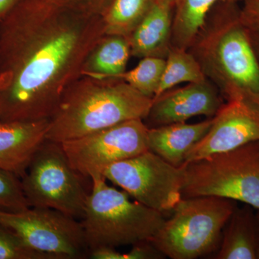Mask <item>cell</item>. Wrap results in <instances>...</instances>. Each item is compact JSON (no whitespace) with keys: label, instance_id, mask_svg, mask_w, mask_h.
I'll return each mask as SVG.
<instances>
[{"label":"cell","instance_id":"11","mask_svg":"<svg viewBox=\"0 0 259 259\" xmlns=\"http://www.w3.org/2000/svg\"><path fill=\"white\" fill-rule=\"evenodd\" d=\"M259 141V111L240 100H228L212 117L207 134L187 153L185 165Z\"/></svg>","mask_w":259,"mask_h":259},{"label":"cell","instance_id":"18","mask_svg":"<svg viewBox=\"0 0 259 259\" xmlns=\"http://www.w3.org/2000/svg\"><path fill=\"white\" fill-rule=\"evenodd\" d=\"M222 0H175L171 47L189 49L214 6ZM241 3L243 0H233Z\"/></svg>","mask_w":259,"mask_h":259},{"label":"cell","instance_id":"25","mask_svg":"<svg viewBox=\"0 0 259 259\" xmlns=\"http://www.w3.org/2000/svg\"><path fill=\"white\" fill-rule=\"evenodd\" d=\"M51 4L102 15L112 0H44Z\"/></svg>","mask_w":259,"mask_h":259},{"label":"cell","instance_id":"14","mask_svg":"<svg viewBox=\"0 0 259 259\" xmlns=\"http://www.w3.org/2000/svg\"><path fill=\"white\" fill-rule=\"evenodd\" d=\"M174 3L154 0L128 37L131 56L166 59L171 47Z\"/></svg>","mask_w":259,"mask_h":259},{"label":"cell","instance_id":"15","mask_svg":"<svg viewBox=\"0 0 259 259\" xmlns=\"http://www.w3.org/2000/svg\"><path fill=\"white\" fill-rule=\"evenodd\" d=\"M212 124L210 117L197 123L177 122L148 127V151L172 166H184L187 153L207 134Z\"/></svg>","mask_w":259,"mask_h":259},{"label":"cell","instance_id":"29","mask_svg":"<svg viewBox=\"0 0 259 259\" xmlns=\"http://www.w3.org/2000/svg\"><path fill=\"white\" fill-rule=\"evenodd\" d=\"M10 79H11V74L10 72H2L0 73V91L8 86L9 83Z\"/></svg>","mask_w":259,"mask_h":259},{"label":"cell","instance_id":"28","mask_svg":"<svg viewBox=\"0 0 259 259\" xmlns=\"http://www.w3.org/2000/svg\"><path fill=\"white\" fill-rule=\"evenodd\" d=\"M247 27H248V30H249L252 44H253V49H254L255 54H256L259 61V25Z\"/></svg>","mask_w":259,"mask_h":259},{"label":"cell","instance_id":"7","mask_svg":"<svg viewBox=\"0 0 259 259\" xmlns=\"http://www.w3.org/2000/svg\"><path fill=\"white\" fill-rule=\"evenodd\" d=\"M29 206L55 209L81 219L88 194L60 143L46 140L20 178Z\"/></svg>","mask_w":259,"mask_h":259},{"label":"cell","instance_id":"4","mask_svg":"<svg viewBox=\"0 0 259 259\" xmlns=\"http://www.w3.org/2000/svg\"><path fill=\"white\" fill-rule=\"evenodd\" d=\"M91 180V192L80 221L90 252L102 247L133 246L154 238L166 216L131 200L125 191L110 187L103 176Z\"/></svg>","mask_w":259,"mask_h":259},{"label":"cell","instance_id":"20","mask_svg":"<svg viewBox=\"0 0 259 259\" xmlns=\"http://www.w3.org/2000/svg\"><path fill=\"white\" fill-rule=\"evenodd\" d=\"M154 0H112L102 18L107 35L128 38Z\"/></svg>","mask_w":259,"mask_h":259},{"label":"cell","instance_id":"27","mask_svg":"<svg viewBox=\"0 0 259 259\" xmlns=\"http://www.w3.org/2000/svg\"><path fill=\"white\" fill-rule=\"evenodd\" d=\"M20 0H0V22L16 6Z\"/></svg>","mask_w":259,"mask_h":259},{"label":"cell","instance_id":"5","mask_svg":"<svg viewBox=\"0 0 259 259\" xmlns=\"http://www.w3.org/2000/svg\"><path fill=\"white\" fill-rule=\"evenodd\" d=\"M236 201L215 197H182L151 240L171 259H196L217 252Z\"/></svg>","mask_w":259,"mask_h":259},{"label":"cell","instance_id":"2","mask_svg":"<svg viewBox=\"0 0 259 259\" xmlns=\"http://www.w3.org/2000/svg\"><path fill=\"white\" fill-rule=\"evenodd\" d=\"M188 50L224 100H242L259 111V61L241 3L219 2Z\"/></svg>","mask_w":259,"mask_h":259},{"label":"cell","instance_id":"23","mask_svg":"<svg viewBox=\"0 0 259 259\" xmlns=\"http://www.w3.org/2000/svg\"><path fill=\"white\" fill-rule=\"evenodd\" d=\"M28 207L20 177L0 169V208L20 211Z\"/></svg>","mask_w":259,"mask_h":259},{"label":"cell","instance_id":"30","mask_svg":"<svg viewBox=\"0 0 259 259\" xmlns=\"http://www.w3.org/2000/svg\"><path fill=\"white\" fill-rule=\"evenodd\" d=\"M257 223V259H259V210L255 212Z\"/></svg>","mask_w":259,"mask_h":259},{"label":"cell","instance_id":"10","mask_svg":"<svg viewBox=\"0 0 259 259\" xmlns=\"http://www.w3.org/2000/svg\"><path fill=\"white\" fill-rule=\"evenodd\" d=\"M0 225L30 248L58 259L81 258L89 250L80 221L55 209L0 208Z\"/></svg>","mask_w":259,"mask_h":259},{"label":"cell","instance_id":"26","mask_svg":"<svg viewBox=\"0 0 259 259\" xmlns=\"http://www.w3.org/2000/svg\"><path fill=\"white\" fill-rule=\"evenodd\" d=\"M241 17L247 26L259 25V0H243L241 3Z\"/></svg>","mask_w":259,"mask_h":259},{"label":"cell","instance_id":"24","mask_svg":"<svg viewBox=\"0 0 259 259\" xmlns=\"http://www.w3.org/2000/svg\"><path fill=\"white\" fill-rule=\"evenodd\" d=\"M90 254L93 259H161L166 257L151 242L134 245L127 253H120L114 248L102 247L91 250Z\"/></svg>","mask_w":259,"mask_h":259},{"label":"cell","instance_id":"3","mask_svg":"<svg viewBox=\"0 0 259 259\" xmlns=\"http://www.w3.org/2000/svg\"><path fill=\"white\" fill-rule=\"evenodd\" d=\"M152 102L117 78L80 76L63 94L46 139L61 144L125 121L144 120Z\"/></svg>","mask_w":259,"mask_h":259},{"label":"cell","instance_id":"17","mask_svg":"<svg viewBox=\"0 0 259 259\" xmlns=\"http://www.w3.org/2000/svg\"><path fill=\"white\" fill-rule=\"evenodd\" d=\"M131 56L127 37L105 34L91 51L81 75L95 78H115L126 71Z\"/></svg>","mask_w":259,"mask_h":259},{"label":"cell","instance_id":"21","mask_svg":"<svg viewBox=\"0 0 259 259\" xmlns=\"http://www.w3.org/2000/svg\"><path fill=\"white\" fill-rule=\"evenodd\" d=\"M141 59L134 69L125 71L115 78L125 81L140 93L153 99L161 82L166 59L148 56Z\"/></svg>","mask_w":259,"mask_h":259},{"label":"cell","instance_id":"6","mask_svg":"<svg viewBox=\"0 0 259 259\" xmlns=\"http://www.w3.org/2000/svg\"><path fill=\"white\" fill-rule=\"evenodd\" d=\"M183 167L182 197L215 196L259 210V141Z\"/></svg>","mask_w":259,"mask_h":259},{"label":"cell","instance_id":"19","mask_svg":"<svg viewBox=\"0 0 259 259\" xmlns=\"http://www.w3.org/2000/svg\"><path fill=\"white\" fill-rule=\"evenodd\" d=\"M207 78L200 64L188 49L171 47L166 57L157 93L153 98L180 83L199 82Z\"/></svg>","mask_w":259,"mask_h":259},{"label":"cell","instance_id":"1","mask_svg":"<svg viewBox=\"0 0 259 259\" xmlns=\"http://www.w3.org/2000/svg\"><path fill=\"white\" fill-rule=\"evenodd\" d=\"M105 35L102 15L20 0L0 22V120H49Z\"/></svg>","mask_w":259,"mask_h":259},{"label":"cell","instance_id":"22","mask_svg":"<svg viewBox=\"0 0 259 259\" xmlns=\"http://www.w3.org/2000/svg\"><path fill=\"white\" fill-rule=\"evenodd\" d=\"M0 259H58L30 248L13 232L0 225Z\"/></svg>","mask_w":259,"mask_h":259},{"label":"cell","instance_id":"9","mask_svg":"<svg viewBox=\"0 0 259 259\" xmlns=\"http://www.w3.org/2000/svg\"><path fill=\"white\" fill-rule=\"evenodd\" d=\"M148 130L143 119H134L61 145L75 171L92 180L103 176L107 166L148 151Z\"/></svg>","mask_w":259,"mask_h":259},{"label":"cell","instance_id":"8","mask_svg":"<svg viewBox=\"0 0 259 259\" xmlns=\"http://www.w3.org/2000/svg\"><path fill=\"white\" fill-rule=\"evenodd\" d=\"M102 175L134 200L165 216L182 198L184 167L172 166L150 151L107 166Z\"/></svg>","mask_w":259,"mask_h":259},{"label":"cell","instance_id":"16","mask_svg":"<svg viewBox=\"0 0 259 259\" xmlns=\"http://www.w3.org/2000/svg\"><path fill=\"white\" fill-rule=\"evenodd\" d=\"M214 258L257 259V223L253 207L235 209L224 229Z\"/></svg>","mask_w":259,"mask_h":259},{"label":"cell","instance_id":"31","mask_svg":"<svg viewBox=\"0 0 259 259\" xmlns=\"http://www.w3.org/2000/svg\"><path fill=\"white\" fill-rule=\"evenodd\" d=\"M163 1L171 2V3H175V0H163Z\"/></svg>","mask_w":259,"mask_h":259},{"label":"cell","instance_id":"13","mask_svg":"<svg viewBox=\"0 0 259 259\" xmlns=\"http://www.w3.org/2000/svg\"><path fill=\"white\" fill-rule=\"evenodd\" d=\"M49 120H0V169L20 178L37 150L47 140Z\"/></svg>","mask_w":259,"mask_h":259},{"label":"cell","instance_id":"12","mask_svg":"<svg viewBox=\"0 0 259 259\" xmlns=\"http://www.w3.org/2000/svg\"><path fill=\"white\" fill-rule=\"evenodd\" d=\"M224 99L208 79L175 88L153 99L144 122L148 127L185 122L195 116L210 118L223 106Z\"/></svg>","mask_w":259,"mask_h":259}]
</instances>
